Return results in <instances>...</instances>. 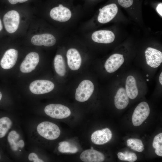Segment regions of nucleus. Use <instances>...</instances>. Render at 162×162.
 Listing matches in <instances>:
<instances>
[{
  "label": "nucleus",
  "mask_w": 162,
  "mask_h": 162,
  "mask_svg": "<svg viewBox=\"0 0 162 162\" xmlns=\"http://www.w3.org/2000/svg\"><path fill=\"white\" fill-rule=\"evenodd\" d=\"M124 62L123 55L115 53L111 55L106 61L104 67L106 71L112 73L116 71Z\"/></svg>",
  "instance_id": "f8f14e48"
},
{
  "label": "nucleus",
  "mask_w": 162,
  "mask_h": 162,
  "mask_svg": "<svg viewBox=\"0 0 162 162\" xmlns=\"http://www.w3.org/2000/svg\"><path fill=\"white\" fill-rule=\"evenodd\" d=\"M80 158L85 162H101L104 160L105 157L100 152L91 149L83 152L80 156Z\"/></svg>",
  "instance_id": "f3484780"
},
{
  "label": "nucleus",
  "mask_w": 162,
  "mask_h": 162,
  "mask_svg": "<svg viewBox=\"0 0 162 162\" xmlns=\"http://www.w3.org/2000/svg\"><path fill=\"white\" fill-rule=\"evenodd\" d=\"M99 10L98 20L100 23L104 24L109 22L115 16L118 8L115 3H112L103 6Z\"/></svg>",
  "instance_id": "423d86ee"
},
{
  "label": "nucleus",
  "mask_w": 162,
  "mask_h": 162,
  "mask_svg": "<svg viewBox=\"0 0 162 162\" xmlns=\"http://www.w3.org/2000/svg\"><path fill=\"white\" fill-rule=\"evenodd\" d=\"M90 2H95L97 0H89Z\"/></svg>",
  "instance_id": "473e14b6"
},
{
  "label": "nucleus",
  "mask_w": 162,
  "mask_h": 162,
  "mask_svg": "<svg viewBox=\"0 0 162 162\" xmlns=\"http://www.w3.org/2000/svg\"><path fill=\"white\" fill-rule=\"evenodd\" d=\"M147 81H149V80L148 79H147Z\"/></svg>",
  "instance_id": "e433bc0d"
},
{
  "label": "nucleus",
  "mask_w": 162,
  "mask_h": 162,
  "mask_svg": "<svg viewBox=\"0 0 162 162\" xmlns=\"http://www.w3.org/2000/svg\"><path fill=\"white\" fill-rule=\"evenodd\" d=\"M18 58V51L14 49L7 50L4 53L0 62L1 67L4 69L12 68L15 65Z\"/></svg>",
  "instance_id": "9b49d317"
},
{
  "label": "nucleus",
  "mask_w": 162,
  "mask_h": 162,
  "mask_svg": "<svg viewBox=\"0 0 162 162\" xmlns=\"http://www.w3.org/2000/svg\"><path fill=\"white\" fill-rule=\"evenodd\" d=\"M2 93L0 92V101L1 100V99H2Z\"/></svg>",
  "instance_id": "2f4dec72"
},
{
  "label": "nucleus",
  "mask_w": 162,
  "mask_h": 162,
  "mask_svg": "<svg viewBox=\"0 0 162 162\" xmlns=\"http://www.w3.org/2000/svg\"><path fill=\"white\" fill-rule=\"evenodd\" d=\"M153 147L155 149L157 155L162 156V133L156 135L154 138L152 143Z\"/></svg>",
  "instance_id": "393cba45"
},
{
  "label": "nucleus",
  "mask_w": 162,
  "mask_h": 162,
  "mask_svg": "<svg viewBox=\"0 0 162 162\" xmlns=\"http://www.w3.org/2000/svg\"><path fill=\"white\" fill-rule=\"evenodd\" d=\"M62 3L52 8L50 16L53 20L63 22L68 21L70 18L72 14L70 9Z\"/></svg>",
  "instance_id": "0eeeda50"
},
{
  "label": "nucleus",
  "mask_w": 162,
  "mask_h": 162,
  "mask_svg": "<svg viewBox=\"0 0 162 162\" xmlns=\"http://www.w3.org/2000/svg\"><path fill=\"white\" fill-rule=\"evenodd\" d=\"M20 21V16L16 10H11L6 13L3 17L5 29L10 33L15 32L18 29Z\"/></svg>",
  "instance_id": "39448f33"
},
{
  "label": "nucleus",
  "mask_w": 162,
  "mask_h": 162,
  "mask_svg": "<svg viewBox=\"0 0 162 162\" xmlns=\"http://www.w3.org/2000/svg\"><path fill=\"white\" fill-rule=\"evenodd\" d=\"M31 42L35 45L51 46L55 44L56 40L52 34L44 33L34 35L31 38Z\"/></svg>",
  "instance_id": "2eb2a0df"
},
{
  "label": "nucleus",
  "mask_w": 162,
  "mask_h": 162,
  "mask_svg": "<svg viewBox=\"0 0 162 162\" xmlns=\"http://www.w3.org/2000/svg\"><path fill=\"white\" fill-rule=\"evenodd\" d=\"M54 66L56 73L60 76H64L66 72V66L62 56L57 55L54 59Z\"/></svg>",
  "instance_id": "4be33fe9"
},
{
  "label": "nucleus",
  "mask_w": 162,
  "mask_h": 162,
  "mask_svg": "<svg viewBox=\"0 0 162 162\" xmlns=\"http://www.w3.org/2000/svg\"><path fill=\"white\" fill-rule=\"evenodd\" d=\"M117 156L120 160L130 162H134L137 159V156L135 153L128 151L124 153L119 152L117 154Z\"/></svg>",
  "instance_id": "a878e982"
},
{
  "label": "nucleus",
  "mask_w": 162,
  "mask_h": 162,
  "mask_svg": "<svg viewBox=\"0 0 162 162\" xmlns=\"http://www.w3.org/2000/svg\"><path fill=\"white\" fill-rule=\"evenodd\" d=\"M92 38L95 42L103 44H110L113 42L115 38L114 33L106 30H100L94 32Z\"/></svg>",
  "instance_id": "dca6fc26"
},
{
  "label": "nucleus",
  "mask_w": 162,
  "mask_h": 162,
  "mask_svg": "<svg viewBox=\"0 0 162 162\" xmlns=\"http://www.w3.org/2000/svg\"><path fill=\"white\" fill-rule=\"evenodd\" d=\"M44 110L46 115L56 119L66 118L71 114V111L68 107L60 104H49L45 107Z\"/></svg>",
  "instance_id": "7ed1b4c3"
},
{
  "label": "nucleus",
  "mask_w": 162,
  "mask_h": 162,
  "mask_svg": "<svg viewBox=\"0 0 162 162\" xmlns=\"http://www.w3.org/2000/svg\"><path fill=\"white\" fill-rule=\"evenodd\" d=\"M150 113L148 104L142 102L138 104L134 110L132 116V122L134 126L141 125L147 118Z\"/></svg>",
  "instance_id": "20e7f679"
},
{
  "label": "nucleus",
  "mask_w": 162,
  "mask_h": 162,
  "mask_svg": "<svg viewBox=\"0 0 162 162\" xmlns=\"http://www.w3.org/2000/svg\"><path fill=\"white\" fill-rule=\"evenodd\" d=\"M3 28V26L2 21L0 19V31L2 30Z\"/></svg>",
  "instance_id": "7c9ffc66"
},
{
  "label": "nucleus",
  "mask_w": 162,
  "mask_h": 162,
  "mask_svg": "<svg viewBox=\"0 0 162 162\" xmlns=\"http://www.w3.org/2000/svg\"><path fill=\"white\" fill-rule=\"evenodd\" d=\"M12 122L10 118L6 116L0 117V139L4 138L11 128Z\"/></svg>",
  "instance_id": "412c9836"
},
{
  "label": "nucleus",
  "mask_w": 162,
  "mask_h": 162,
  "mask_svg": "<svg viewBox=\"0 0 162 162\" xmlns=\"http://www.w3.org/2000/svg\"><path fill=\"white\" fill-rule=\"evenodd\" d=\"M156 10L158 13L162 16V3H159L156 7Z\"/></svg>",
  "instance_id": "cd10ccee"
},
{
  "label": "nucleus",
  "mask_w": 162,
  "mask_h": 162,
  "mask_svg": "<svg viewBox=\"0 0 162 162\" xmlns=\"http://www.w3.org/2000/svg\"><path fill=\"white\" fill-rule=\"evenodd\" d=\"M112 136L110 130L106 128L98 130L93 132L91 135L92 142L96 145H103L110 140Z\"/></svg>",
  "instance_id": "ddd939ff"
},
{
  "label": "nucleus",
  "mask_w": 162,
  "mask_h": 162,
  "mask_svg": "<svg viewBox=\"0 0 162 162\" xmlns=\"http://www.w3.org/2000/svg\"><path fill=\"white\" fill-rule=\"evenodd\" d=\"M28 160L34 162H43L44 161L38 158V155L34 153H30L28 156Z\"/></svg>",
  "instance_id": "bb28decb"
},
{
  "label": "nucleus",
  "mask_w": 162,
  "mask_h": 162,
  "mask_svg": "<svg viewBox=\"0 0 162 162\" xmlns=\"http://www.w3.org/2000/svg\"><path fill=\"white\" fill-rule=\"evenodd\" d=\"M148 74L146 75V76L148 77Z\"/></svg>",
  "instance_id": "f704fd0d"
},
{
  "label": "nucleus",
  "mask_w": 162,
  "mask_h": 162,
  "mask_svg": "<svg viewBox=\"0 0 162 162\" xmlns=\"http://www.w3.org/2000/svg\"><path fill=\"white\" fill-rule=\"evenodd\" d=\"M66 56L69 68L74 70H78L82 62L81 57L79 51L75 48H70L67 51Z\"/></svg>",
  "instance_id": "4468645a"
},
{
  "label": "nucleus",
  "mask_w": 162,
  "mask_h": 162,
  "mask_svg": "<svg viewBox=\"0 0 162 162\" xmlns=\"http://www.w3.org/2000/svg\"><path fill=\"white\" fill-rule=\"evenodd\" d=\"M7 141L11 149L14 151H17L19 148H23L25 145L24 141L20 139V135L14 130L9 133Z\"/></svg>",
  "instance_id": "6ab92c4d"
},
{
  "label": "nucleus",
  "mask_w": 162,
  "mask_h": 162,
  "mask_svg": "<svg viewBox=\"0 0 162 162\" xmlns=\"http://www.w3.org/2000/svg\"><path fill=\"white\" fill-rule=\"evenodd\" d=\"M91 149H93V148L92 147L91 148Z\"/></svg>",
  "instance_id": "c9c22d12"
},
{
  "label": "nucleus",
  "mask_w": 162,
  "mask_h": 162,
  "mask_svg": "<svg viewBox=\"0 0 162 162\" xmlns=\"http://www.w3.org/2000/svg\"><path fill=\"white\" fill-rule=\"evenodd\" d=\"M28 0H8L9 2L11 4H14L18 2L23 3Z\"/></svg>",
  "instance_id": "c85d7f7f"
},
{
  "label": "nucleus",
  "mask_w": 162,
  "mask_h": 162,
  "mask_svg": "<svg viewBox=\"0 0 162 162\" xmlns=\"http://www.w3.org/2000/svg\"><path fill=\"white\" fill-rule=\"evenodd\" d=\"M127 144L131 149L139 152L144 150V145L142 141L137 139L130 138L127 140Z\"/></svg>",
  "instance_id": "b1692460"
},
{
  "label": "nucleus",
  "mask_w": 162,
  "mask_h": 162,
  "mask_svg": "<svg viewBox=\"0 0 162 162\" xmlns=\"http://www.w3.org/2000/svg\"><path fill=\"white\" fill-rule=\"evenodd\" d=\"M125 87L126 92L129 98L134 99L137 97L138 91L136 81L133 76L130 75L127 77L126 80Z\"/></svg>",
  "instance_id": "aec40b11"
},
{
  "label": "nucleus",
  "mask_w": 162,
  "mask_h": 162,
  "mask_svg": "<svg viewBox=\"0 0 162 162\" xmlns=\"http://www.w3.org/2000/svg\"><path fill=\"white\" fill-rule=\"evenodd\" d=\"M39 61L38 54L35 52L28 54L21 63L20 71L23 73H29L34 70L38 64Z\"/></svg>",
  "instance_id": "1a4fd4ad"
},
{
  "label": "nucleus",
  "mask_w": 162,
  "mask_h": 162,
  "mask_svg": "<svg viewBox=\"0 0 162 162\" xmlns=\"http://www.w3.org/2000/svg\"><path fill=\"white\" fill-rule=\"evenodd\" d=\"M58 151L62 153H75L78 151L77 147L68 141H62L59 143Z\"/></svg>",
  "instance_id": "5701e85b"
},
{
  "label": "nucleus",
  "mask_w": 162,
  "mask_h": 162,
  "mask_svg": "<svg viewBox=\"0 0 162 162\" xmlns=\"http://www.w3.org/2000/svg\"><path fill=\"white\" fill-rule=\"evenodd\" d=\"M147 64L151 67L157 68L162 62V53L160 51L151 47H148L145 51Z\"/></svg>",
  "instance_id": "9d476101"
},
{
  "label": "nucleus",
  "mask_w": 162,
  "mask_h": 162,
  "mask_svg": "<svg viewBox=\"0 0 162 162\" xmlns=\"http://www.w3.org/2000/svg\"><path fill=\"white\" fill-rule=\"evenodd\" d=\"M129 103V98L125 89L123 88H120L117 92L114 97V104L116 107L119 110L125 108Z\"/></svg>",
  "instance_id": "a211bd4d"
},
{
  "label": "nucleus",
  "mask_w": 162,
  "mask_h": 162,
  "mask_svg": "<svg viewBox=\"0 0 162 162\" xmlns=\"http://www.w3.org/2000/svg\"><path fill=\"white\" fill-rule=\"evenodd\" d=\"M1 155L0 153V160H1Z\"/></svg>",
  "instance_id": "72a5a7b5"
},
{
  "label": "nucleus",
  "mask_w": 162,
  "mask_h": 162,
  "mask_svg": "<svg viewBox=\"0 0 162 162\" xmlns=\"http://www.w3.org/2000/svg\"><path fill=\"white\" fill-rule=\"evenodd\" d=\"M37 131L42 137L48 140L57 139L60 134L58 126L55 124L49 122H44L37 126Z\"/></svg>",
  "instance_id": "f257e3e1"
},
{
  "label": "nucleus",
  "mask_w": 162,
  "mask_h": 162,
  "mask_svg": "<svg viewBox=\"0 0 162 162\" xmlns=\"http://www.w3.org/2000/svg\"><path fill=\"white\" fill-rule=\"evenodd\" d=\"M54 88V85L51 81L46 80H37L30 84L29 89L33 94H36L48 93Z\"/></svg>",
  "instance_id": "6e6552de"
},
{
  "label": "nucleus",
  "mask_w": 162,
  "mask_h": 162,
  "mask_svg": "<svg viewBox=\"0 0 162 162\" xmlns=\"http://www.w3.org/2000/svg\"><path fill=\"white\" fill-rule=\"evenodd\" d=\"M159 81L161 85H162V72H161L159 77Z\"/></svg>",
  "instance_id": "c756f323"
},
{
  "label": "nucleus",
  "mask_w": 162,
  "mask_h": 162,
  "mask_svg": "<svg viewBox=\"0 0 162 162\" xmlns=\"http://www.w3.org/2000/svg\"><path fill=\"white\" fill-rule=\"evenodd\" d=\"M94 89V84L91 81L88 80L82 81L76 89V100L80 102L87 101L93 93Z\"/></svg>",
  "instance_id": "f03ea898"
}]
</instances>
